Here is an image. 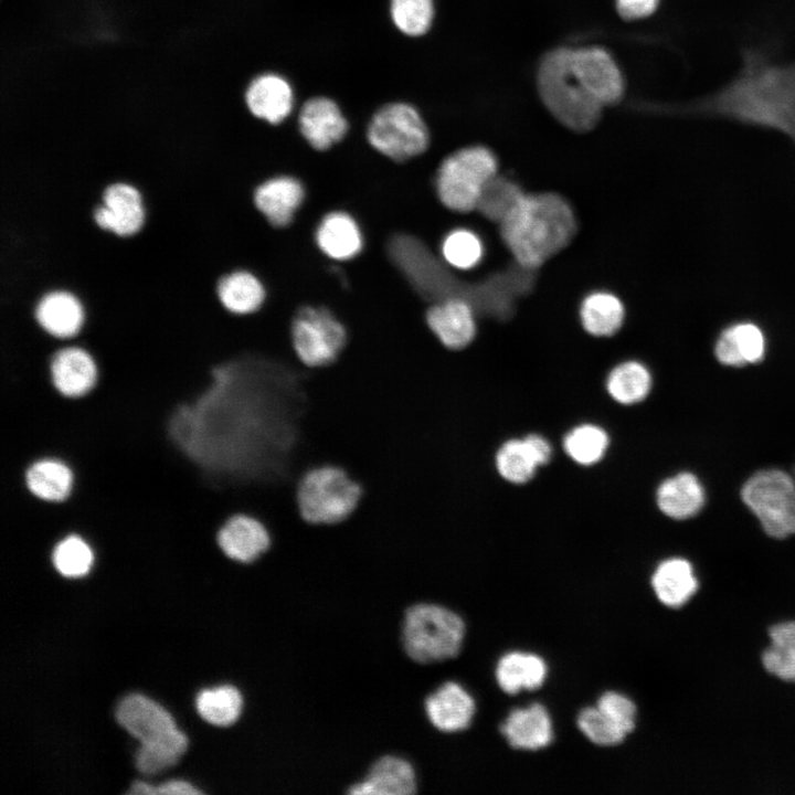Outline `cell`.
Returning <instances> with one entry per match:
<instances>
[{
    "label": "cell",
    "mask_w": 795,
    "mask_h": 795,
    "mask_svg": "<svg viewBox=\"0 0 795 795\" xmlns=\"http://www.w3.org/2000/svg\"><path fill=\"white\" fill-rule=\"evenodd\" d=\"M657 598L668 607H680L697 592L698 581L692 565L685 559L662 561L651 576Z\"/></svg>",
    "instance_id": "obj_28"
},
{
    "label": "cell",
    "mask_w": 795,
    "mask_h": 795,
    "mask_svg": "<svg viewBox=\"0 0 795 795\" xmlns=\"http://www.w3.org/2000/svg\"><path fill=\"white\" fill-rule=\"evenodd\" d=\"M416 791L412 765L398 756L385 755L371 766L365 780L353 784L350 794L356 795H409Z\"/></svg>",
    "instance_id": "obj_23"
},
{
    "label": "cell",
    "mask_w": 795,
    "mask_h": 795,
    "mask_svg": "<svg viewBox=\"0 0 795 795\" xmlns=\"http://www.w3.org/2000/svg\"><path fill=\"white\" fill-rule=\"evenodd\" d=\"M683 110L775 130L795 146V60H775L761 47L743 46L738 73Z\"/></svg>",
    "instance_id": "obj_1"
},
{
    "label": "cell",
    "mask_w": 795,
    "mask_h": 795,
    "mask_svg": "<svg viewBox=\"0 0 795 795\" xmlns=\"http://www.w3.org/2000/svg\"><path fill=\"white\" fill-rule=\"evenodd\" d=\"M299 130L316 150H327L340 141L348 131V121L339 106L330 98L314 97L301 107Z\"/></svg>",
    "instance_id": "obj_18"
},
{
    "label": "cell",
    "mask_w": 795,
    "mask_h": 795,
    "mask_svg": "<svg viewBox=\"0 0 795 795\" xmlns=\"http://www.w3.org/2000/svg\"><path fill=\"white\" fill-rule=\"evenodd\" d=\"M495 675L504 692L516 695L521 690L540 688L545 681L548 667L536 654L510 651L498 660Z\"/></svg>",
    "instance_id": "obj_26"
},
{
    "label": "cell",
    "mask_w": 795,
    "mask_h": 795,
    "mask_svg": "<svg viewBox=\"0 0 795 795\" xmlns=\"http://www.w3.org/2000/svg\"><path fill=\"white\" fill-rule=\"evenodd\" d=\"M523 193L516 182L496 174L484 186L476 210L486 219L499 224Z\"/></svg>",
    "instance_id": "obj_36"
},
{
    "label": "cell",
    "mask_w": 795,
    "mask_h": 795,
    "mask_svg": "<svg viewBox=\"0 0 795 795\" xmlns=\"http://www.w3.org/2000/svg\"><path fill=\"white\" fill-rule=\"evenodd\" d=\"M146 210L140 190L131 183H109L100 203L93 211V220L103 231L119 237L137 234L144 226Z\"/></svg>",
    "instance_id": "obj_10"
},
{
    "label": "cell",
    "mask_w": 795,
    "mask_h": 795,
    "mask_svg": "<svg viewBox=\"0 0 795 795\" xmlns=\"http://www.w3.org/2000/svg\"><path fill=\"white\" fill-rule=\"evenodd\" d=\"M201 792L195 789L190 783L186 781H169L157 786L149 785L144 782H134L128 794H147V795H195Z\"/></svg>",
    "instance_id": "obj_43"
},
{
    "label": "cell",
    "mask_w": 795,
    "mask_h": 795,
    "mask_svg": "<svg viewBox=\"0 0 795 795\" xmlns=\"http://www.w3.org/2000/svg\"><path fill=\"white\" fill-rule=\"evenodd\" d=\"M510 746L536 751L548 746L553 740L552 721L541 703L513 709L500 727Z\"/></svg>",
    "instance_id": "obj_21"
},
{
    "label": "cell",
    "mask_w": 795,
    "mask_h": 795,
    "mask_svg": "<svg viewBox=\"0 0 795 795\" xmlns=\"http://www.w3.org/2000/svg\"><path fill=\"white\" fill-rule=\"evenodd\" d=\"M216 543L226 559L247 564L256 561L269 549L271 534L261 518L247 512H236L218 530Z\"/></svg>",
    "instance_id": "obj_13"
},
{
    "label": "cell",
    "mask_w": 795,
    "mask_h": 795,
    "mask_svg": "<svg viewBox=\"0 0 795 795\" xmlns=\"http://www.w3.org/2000/svg\"><path fill=\"white\" fill-rule=\"evenodd\" d=\"M538 91L551 115L569 129L585 132L597 125L603 106L576 78L571 50L560 47L544 55L538 71Z\"/></svg>",
    "instance_id": "obj_3"
},
{
    "label": "cell",
    "mask_w": 795,
    "mask_h": 795,
    "mask_svg": "<svg viewBox=\"0 0 795 795\" xmlns=\"http://www.w3.org/2000/svg\"><path fill=\"white\" fill-rule=\"evenodd\" d=\"M425 711L436 729L451 733L469 727L476 704L459 683L448 681L426 698Z\"/></svg>",
    "instance_id": "obj_20"
},
{
    "label": "cell",
    "mask_w": 795,
    "mask_h": 795,
    "mask_svg": "<svg viewBox=\"0 0 795 795\" xmlns=\"http://www.w3.org/2000/svg\"><path fill=\"white\" fill-rule=\"evenodd\" d=\"M497 159L486 147L471 146L446 157L437 169L439 201L455 212L476 210L484 186L497 174Z\"/></svg>",
    "instance_id": "obj_6"
},
{
    "label": "cell",
    "mask_w": 795,
    "mask_h": 795,
    "mask_svg": "<svg viewBox=\"0 0 795 795\" xmlns=\"http://www.w3.org/2000/svg\"><path fill=\"white\" fill-rule=\"evenodd\" d=\"M390 13L395 26L411 36L423 35L434 17L433 0H391Z\"/></svg>",
    "instance_id": "obj_40"
},
{
    "label": "cell",
    "mask_w": 795,
    "mask_h": 795,
    "mask_svg": "<svg viewBox=\"0 0 795 795\" xmlns=\"http://www.w3.org/2000/svg\"><path fill=\"white\" fill-rule=\"evenodd\" d=\"M768 633L771 644L762 655L764 668L780 679L795 681V621L774 625Z\"/></svg>",
    "instance_id": "obj_32"
},
{
    "label": "cell",
    "mask_w": 795,
    "mask_h": 795,
    "mask_svg": "<svg viewBox=\"0 0 795 795\" xmlns=\"http://www.w3.org/2000/svg\"><path fill=\"white\" fill-rule=\"evenodd\" d=\"M367 139L370 146L395 162L423 153L430 142L428 129L420 113L406 103H390L372 116Z\"/></svg>",
    "instance_id": "obj_7"
},
{
    "label": "cell",
    "mask_w": 795,
    "mask_h": 795,
    "mask_svg": "<svg viewBox=\"0 0 795 795\" xmlns=\"http://www.w3.org/2000/svg\"><path fill=\"white\" fill-rule=\"evenodd\" d=\"M597 708L605 713L625 733H630L636 724V706L626 696L607 691L597 700Z\"/></svg>",
    "instance_id": "obj_42"
},
{
    "label": "cell",
    "mask_w": 795,
    "mask_h": 795,
    "mask_svg": "<svg viewBox=\"0 0 795 795\" xmlns=\"http://www.w3.org/2000/svg\"><path fill=\"white\" fill-rule=\"evenodd\" d=\"M659 0H616L619 15L626 20H636L650 15Z\"/></svg>",
    "instance_id": "obj_44"
},
{
    "label": "cell",
    "mask_w": 795,
    "mask_h": 795,
    "mask_svg": "<svg viewBox=\"0 0 795 795\" xmlns=\"http://www.w3.org/2000/svg\"><path fill=\"white\" fill-rule=\"evenodd\" d=\"M543 464V457L530 435L523 439L506 442L496 456L499 474L513 484L528 481L537 467Z\"/></svg>",
    "instance_id": "obj_31"
},
{
    "label": "cell",
    "mask_w": 795,
    "mask_h": 795,
    "mask_svg": "<svg viewBox=\"0 0 795 795\" xmlns=\"http://www.w3.org/2000/svg\"><path fill=\"white\" fill-rule=\"evenodd\" d=\"M607 446L605 431L591 424L573 428L564 438V451L581 465H592L600 460Z\"/></svg>",
    "instance_id": "obj_38"
},
{
    "label": "cell",
    "mask_w": 795,
    "mask_h": 795,
    "mask_svg": "<svg viewBox=\"0 0 795 795\" xmlns=\"http://www.w3.org/2000/svg\"><path fill=\"white\" fill-rule=\"evenodd\" d=\"M765 351L764 331L751 320H741L724 327L714 343L717 360L730 367L757 363L763 360Z\"/></svg>",
    "instance_id": "obj_19"
},
{
    "label": "cell",
    "mask_w": 795,
    "mask_h": 795,
    "mask_svg": "<svg viewBox=\"0 0 795 795\" xmlns=\"http://www.w3.org/2000/svg\"><path fill=\"white\" fill-rule=\"evenodd\" d=\"M33 315L40 328L59 340L75 338L85 321L83 303L76 294L64 288L44 293L35 303Z\"/></svg>",
    "instance_id": "obj_15"
},
{
    "label": "cell",
    "mask_w": 795,
    "mask_h": 795,
    "mask_svg": "<svg viewBox=\"0 0 795 795\" xmlns=\"http://www.w3.org/2000/svg\"><path fill=\"white\" fill-rule=\"evenodd\" d=\"M245 100L253 116L276 125L289 116L294 106V94L290 84L283 76L266 73L250 84Z\"/></svg>",
    "instance_id": "obj_22"
},
{
    "label": "cell",
    "mask_w": 795,
    "mask_h": 795,
    "mask_svg": "<svg viewBox=\"0 0 795 795\" xmlns=\"http://www.w3.org/2000/svg\"><path fill=\"white\" fill-rule=\"evenodd\" d=\"M30 492L46 502H62L68 498L74 484L72 468L55 457L34 460L25 470Z\"/></svg>",
    "instance_id": "obj_27"
},
{
    "label": "cell",
    "mask_w": 795,
    "mask_h": 795,
    "mask_svg": "<svg viewBox=\"0 0 795 795\" xmlns=\"http://www.w3.org/2000/svg\"><path fill=\"white\" fill-rule=\"evenodd\" d=\"M741 497L767 534L782 539L795 533V479L788 474L757 471L743 485Z\"/></svg>",
    "instance_id": "obj_8"
},
{
    "label": "cell",
    "mask_w": 795,
    "mask_h": 795,
    "mask_svg": "<svg viewBox=\"0 0 795 795\" xmlns=\"http://www.w3.org/2000/svg\"><path fill=\"white\" fill-rule=\"evenodd\" d=\"M657 505L670 518L687 519L704 505V490L695 475L681 473L661 483Z\"/></svg>",
    "instance_id": "obj_29"
},
{
    "label": "cell",
    "mask_w": 795,
    "mask_h": 795,
    "mask_svg": "<svg viewBox=\"0 0 795 795\" xmlns=\"http://www.w3.org/2000/svg\"><path fill=\"white\" fill-rule=\"evenodd\" d=\"M500 235L517 264L534 271L572 241L576 221L570 204L556 193L519 199L499 223Z\"/></svg>",
    "instance_id": "obj_2"
},
{
    "label": "cell",
    "mask_w": 795,
    "mask_h": 795,
    "mask_svg": "<svg viewBox=\"0 0 795 795\" xmlns=\"http://www.w3.org/2000/svg\"><path fill=\"white\" fill-rule=\"evenodd\" d=\"M571 65L582 86L602 106L621 99L623 77L607 52L600 47L571 50Z\"/></svg>",
    "instance_id": "obj_12"
},
{
    "label": "cell",
    "mask_w": 795,
    "mask_h": 795,
    "mask_svg": "<svg viewBox=\"0 0 795 795\" xmlns=\"http://www.w3.org/2000/svg\"><path fill=\"white\" fill-rule=\"evenodd\" d=\"M624 318V305L612 293H592L583 299L580 307L582 326L592 336L614 335L622 327Z\"/></svg>",
    "instance_id": "obj_30"
},
{
    "label": "cell",
    "mask_w": 795,
    "mask_h": 795,
    "mask_svg": "<svg viewBox=\"0 0 795 795\" xmlns=\"http://www.w3.org/2000/svg\"><path fill=\"white\" fill-rule=\"evenodd\" d=\"M51 562L60 575L77 579L85 576L92 570L95 563V552L83 537L70 533L53 547Z\"/></svg>",
    "instance_id": "obj_34"
},
{
    "label": "cell",
    "mask_w": 795,
    "mask_h": 795,
    "mask_svg": "<svg viewBox=\"0 0 795 795\" xmlns=\"http://www.w3.org/2000/svg\"><path fill=\"white\" fill-rule=\"evenodd\" d=\"M50 373L57 392L72 399L89 393L98 380V367L92 353L65 340H59V348L51 356Z\"/></svg>",
    "instance_id": "obj_11"
},
{
    "label": "cell",
    "mask_w": 795,
    "mask_h": 795,
    "mask_svg": "<svg viewBox=\"0 0 795 795\" xmlns=\"http://www.w3.org/2000/svg\"><path fill=\"white\" fill-rule=\"evenodd\" d=\"M362 489L342 468L325 465L308 470L297 487V505L304 520L335 524L357 508Z\"/></svg>",
    "instance_id": "obj_5"
},
{
    "label": "cell",
    "mask_w": 795,
    "mask_h": 795,
    "mask_svg": "<svg viewBox=\"0 0 795 795\" xmlns=\"http://www.w3.org/2000/svg\"><path fill=\"white\" fill-rule=\"evenodd\" d=\"M195 706L203 720L214 725L226 727L239 719L243 699L235 687L225 685L199 692Z\"/></svg>",
    "instance_id": "obj_35"
},
{
    "label": "cell",
    "mask_w": 795,
    "mask_h": 795,
    "mask_svg": "<svg viewBox=\"0 0 795 795\" xmlns=\"http://www.w3.org/2000/svg\"><path fill=\"white\" fill-rule=\"evenodd\" d=\"M425 319L433 335L448 349H463L475 338V309L463 298L435 301L427 309Z\"/></svg>",
    "instance_id": "obj_17"
},
{
    "label": "cell",
    "mask_w": 795,
    "mask_h": 795,
    "mask_svg": "<svg viewBox=\"0 0 795 795\" xmlns=\"http://www.w3.org/2000/svg\"><path fill=\"white\" fill-rule=\"evenodd\" d=\"M651 388V375L640 362L626 361L616 365L606 381L610 395L621 404H635L644 400Z\"/></svg>",
    "instance_id": "obj_33"
},
{
    "label": "cell",
    "mask_w": 795,
    "mask_h": 795,
    "mask_svg": "<svg viewBox=\"0 0 795 795\" xmlns=\"http://www.w3.org/2000/svg\"><path fill=\"white\" fill-rule=\"evenodd\" d=\"M116 718L140 744L163 741L178 731L172 717L162 707L138 693L129 695L119 702Z\"/></svg>",
    "instance_id": "obj_14"
},
{
    "label": "cell",
    "mask_w": 795,
    "mask_h": 795,
    "mask_svg": "<svg viewBox=\"0 0 795 795\" xmlns=\"http://www.w3.org/2000/svg\"><path fill=\"white\" fill-rule=\"evenodd\" d=\"M441 250L448 265L463 271L476 266L484 253L480 239L467 229L451 231L444 237Z\"/></svg>",
    "instance_id": "obj_39"
},
{
    "label": "cell",
    "mask_w": 795,
    "mask_h": 795,
    "mask_svg": "<svg viewBox=\"0 0 795 795\" xmlns=\"http://www.w3.org/2000/svg\"><path fill=\"white\" fill-rule=\"evenodd\" d=\"M315 240L319 250L335 261H348L363 247V237L356 220L342 211L324 216L317 226Z\"/></svg>",
    "instance_id": "obj_25"
},
{
    "label": "cell",
    "mask_w": 795,
    "mask_h": 795,
    "mask_svg": "<svg viewBox=\"0 0 795 795\" xmlns=\"http://www.w3.org/2000/svg\"><path fill=\"white\" fill-rule=\"evenodd\" d=\"M580 731L594 744L614 746L622 743L627 733L616 725L597 706L581 710L576 719Z\"/></svg>",
    "instance_id": "obj_41"
},
{
    "label": "cell",
    "mask_w": 795,
    "mask_h": 795,
    "mask_svg": "<svg viewBox=\"0 0 795 795\" xmlns=\"http://www.w3.org/2000/svg\"><path fill=\"white\" fill-rule=\"evenodd\" d=\"M187 738L179 730L170 738L140 744L136 753V767L142 774H155L173 766L187 749Z\"/></svg>",
    "instance_id": "obj_37"
},
{
    "label": "cell",
    "mask_w": 795,
    "mask_h": 795,
    "mask_svg": "<svg viewBox=\"0 0 795 795\" xmlns=\"http://www.w3.org/2000/svg\"><path fill=\"white\" fill-rule=\"evenodd\" d=\"M216 296L222 307L237 316L257 312L266 300V288L254 272L236 268L224 273L216 283Z\"/></svg>",
    "instance_id": "obj_24"
},
{
    "label": "cell",
    "mask_w": 795,
    "mask_h": 795,
    "mask_svg": "<svg viewBox=\"0 0 795 795\" xmlns=\"http://www.w3.org/2000/svg\"><path fill=\"white\" fill-rule=\"evenodd\" d=\"M292 344L298 359L310 368L336 361L347 341L344 326L325 307H301L292 320Z\"/></svg>",
    "instance_id": "obj_9"
},
{
    "label": "cell",
    "mask_w": 795,
    "mask_h": 795,
    "mask_svg": "<svg viewBox=\"0 0 795 795\" xmlns=\"http://www.w3.org/2000/svg\"><path fill=\"white\" fill-rule=\"evenodd\" d=\"M465 637L459 615L436 604H416L405 613L403 645L415 661H443L458 655Z\"/></svg>",
    "instance_id": "obj_4"
},
{
    "label": "cell",
    "mask_w": 795,
    "mask_h": 795,
    "mask_svg": "<svg viewBox=\"0 0 795 795\" xmlns=\"http://www.w3.org/2000/svg\"><path fill=\"white\" fill-rule=\"evenodd\" d=\"M305 199L301 182L292 176H276L262 180L253 190L256 211L272 227H285Z\"/></svg>",
    "instance_id": "obj_16"
}]
</instances>
